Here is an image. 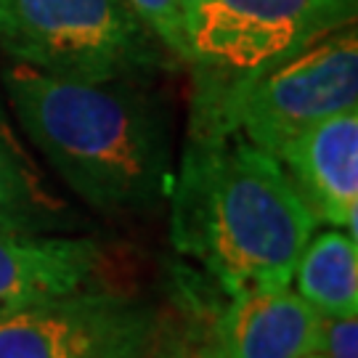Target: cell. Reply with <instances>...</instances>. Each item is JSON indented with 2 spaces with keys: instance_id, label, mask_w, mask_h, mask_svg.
<instances>
[{
  "instance_id": "cell-10",
  "label": "cell",
  "mask_w": 358,
  "mask_h": 358,
  "mask_svg": "<svg viewBox=\"0 0 358 358\" xmlns=\"http://www.w3.org/2000/svg\"><path fill=\"white\" fill-rule=\"evenodd\" d=\"M72 215L51 192L32 157L16 138L0 101V231L51 234L69 229Z\"/></svg>"
},
{
  "instance_id": "cell-13",
  "label": "cell",
  "mask_w": 358,
  "mask_h": 358,
  "mask_svg": "<svg viewBox=\"0 0 358 358\" xmlns=\"http://www.w3.org/2000/svg\"><path fill=\"white\" fill-rule=\"evenodd\" d=\"M316 358H358V319H327L321 316Z\"/></svg>"
},
{
  "instance_id": "cell-5",
  "label": "cell",
  "mask_w": 358,
  "mask_h": 358,
  "mask_svg": "<svg viewBox=\"0 0 358 358\" xmlns=\"http://www.w3.org/2000/svg\"><path fill=\"white\" fill-rule=\"evenodd\" d=\"M358 0H207L186 22L189 64L215 80L257 75L356 24Z\"/></svg>"
},
{
  "instance_id": "cell-1",
  "label": "cell",
  "mask_w": 358,
  "mask_h": 358,
  "mask_svg": "<svg viewBox=\"0 0 358 358\" xmlns=\"http://www.w3.org/2000/svg\"><path fill=\"white\" fill-rule=\"evenodd\" d=\"M3 83L27 138L90 210L146 215L170 199V125L141 80H72L11 64Z\"/></svg>"
},
{
  "instance_id": "cell-16",
  "label": "cell",
  "mask_w": 358,
  "mask_h": 358,
  "mask_svg": "<svg viewBox=\"0 0 358 358\" xmlns=\"http://www.w3.org/2000/svg\"><path fill=\"white\" fill-rule=\"evenodd\" d=\"M306 358H316V353H310V356H306Z\"/></svg>"
},
{
  "instance_id": "cell-14",
  "label": "cell",
  "mask_w": 358,
  "mask_h": 358,
  "mask_svg": "<svg viewBox=\"0 0 358 358\" xmlns=\"http://www.w3.org/2000/svg\"><path fill=\"white\" fill-rule=\"evenodd\" d=\"M154 358H213V353H210L207 345H199V343H194L189 337H180V340L173 337V340H167L165 345L154 353Z\"/></svg>"
},
{
  "instance_id": "cell-3",
  "label": "cell",
  "mask_w": 358,
  "mask_h": 358,
  "mask_svg": "<svg viewBox=\"0 0 358 358\" xmlns=\"http://www.w3.org/2000/svg\"><path fill=\"white\" fill-rule=\"evenodd\" d=\"M348 109H358L356 24L308 43L257 75H196L192 130L239 133L276 157L294 136Z\"/></svg>"
},
{
  "instance_id": "cell-9",
  "label": "cell",
  "mask_w": 358,
  "mask_h": 358,
  "mask_svg": "<svg viewBox=\"0 0 358 358\" xmlns=\"http://www.w3.org/2000/svg\"><path fill=\"white\" fill-rule=\"evenodd\" d=\"M101 266V244L88 236L0 231V310L93 287Z\"/></svg>"
},
{
  "instance_id": "cell-4",
  "label": "cell",
  "mask_w": 358,
  "mask_h": 358,
  "mask_svg": "<svg viewBox=\"0 0 358 358\" xmlns=\"http://www.w3.org/2000/svg\"><path fill=\"white\" fill-rule=\"evenodd\" d=\"M0 51L72 80H141L176 62L125 0H0Z\"/></svg>"
},
{
  "instance_id": "cell-7",
  "label": "cell",
  "mask_w": 358,
  "mask_h": 358,
  "mask_svg": "<svg viewBox=\"0 0 358 358\" xmlns=\"http://www.w3.org/2000/svg\"><path fill=\"white\" fill-rule=\"evenodd\" d=\"M297 196L316 223L358 236V109L303 130L276 154Z\"/></svg>"
},
{
  "instance_id": "cell-6",
  "label": "cell",
  "mask_w": 358,
  "mask_h": 358,
  "mask_svg": "<svg viewBox=\"0 0 358 358\" xmlns=\"http://www.w3.org/2000/svg\"><path fill=\"white\" fill-rule=\"evenodd\" d=\"M157 334L152 308L96 287L0 310V358H149Z\"/></svg>"
},
{
  "instance_id": "cell-15",
  "label": "cell",
  "mask_w": 358,
  "mask_h": 358,
  "mask_svg": "<svg viewBox=\"0 0 358 358\" xmlns=\"http://www.w3.org/2000/svg\"><path fill=\"white\" fill-rule=\"evenodd\" d=\"M178 3H180V11H183V19L189 22V19H192V13L196 11V8H202L207 0H178Z\"/></svg>"
},
{
  "instance_id": "cell-8",
  "label": "cell",
  "mask_w": 358,
  "mask_h": 358,
  "mask_svg": "<svg viewBox=\"0 0 358 358\" xmlns=\"http://www.w3.org/2000/svg\"><path fill=\"white\" fill-rule=\"evenodd\" d=\"M321 316L292 287L231 294L215 319L213 358H306L319 348Z\"/></svg>"
},
{
  "instance_id": "cell-12",
  "label": "cell",
  "mask_w": 358,
  "mask_h": 358,
  "mask_svg": "<svg viewBox=\"0 0 358 358\" xmlns=\"http://www.w3.org/2000/svg\"><path fill=\"white\" fill-rule=\"evenodd\" d=\"M141 22L152 29L157 40L176 56V62H189V38L186 19L178 0H125Z\"/></svg>"
},
{
  "instance_id": "cell-11",
  "label": "cell",
  "mask_w": 358,
  "mask_h": 358,
  "mask_svg": "<svg viewBox=\"0 0 358 358\" xmlns=\"http://www.w3.org/2000/svg\"><path fill=\"white\" fill-rule=\"evenodd\" d=\"M294 292L319 316L345 319L358 313V244L348 231L310 236L292 271Z\"/></svg>"
},
{
  "instance_id": "cell-2",
  "label": "cell",
  "mask_w": 358,
  "mask_h": 358,
  "mask_svg": "<svg viewBox=\"0 0 358 358\" xmlns=\"http://www.w3.org/2000/svg\"><path fill=\"white\" fill-rule=\"evenodd\" d=\"M170 196L176 250L229 294L292 284L319 226L276 157L239 133L189 128Z\"/></svg>"
}]
</instances>
